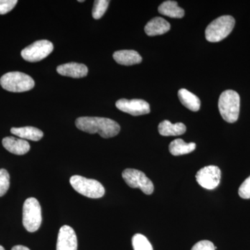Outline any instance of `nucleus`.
<instances>
[{"instance_id": "nucleus-1", "label": "nucleus", "mask_w": 250, "mask_h": 250, "mask_svg": "<svg viewBox=\"0 0 250 250\" xmlns=\"http://www.w3.org/2000/svg\"><path fill=\"white\" fill-rule=\"evenodd\" d=\"M79 129L88 134H98L104 139L114 137L119 134L121 126L116 121L100 117H81L75 122Z\"/></svg>"}, {"instance_id": "nucleus-17", "label": "nucleus", "mask_w": 250, "mask_h": 250, "mask_svg": "<svg viewBox=\"0 0 250 250\" xmlns=\"http://www.w3.org/2000/svg\"><path fill=\"white\" fill-rule=\"evenodd\" d=\"M187 131V126L182 123L172 124L170 121H164L159 125V132L161 136H175L184 134Z\"/></svg>"}, {"instance_id": "nucleus-13", "label": "nucleus", "mask_w": 250, "mask_h": 250, "mask_svg": "<svg viewBox=\"0 0 250 250\" xmlns=\"http://www.w3.org/2000/svg\"><path fill=\"white\" fill-rule=\"evenodd\" d=\"M2 145L6 150L16 155H24L30 149V145L26 140L13 136H8L3 139Z\"/></svg>"}, {"instance_id": "nucleus-19", "label": "nucleus", "mask_w": 250, "mask_h": 250, "mask_svg": "<svg viewBox=\"0 0 250 250\" xmlns=\"http://www.w3.org/2000/svg\"><path fill=\"white\" fill-rule=\"evenodd\" d=\"M159 12L164 16L172 18H182L184 16V10L179 7L175 1H166L159 6Z\"/></svg>"}, {"instance_id": "nucleus-10", "label": "nucleus", "mask_w": 250, "mask_h": 250, "mask_svg": "<svg viewBox=\"0 0 250 250\" xmlns=\"http://www.w3.org/2000/svg\"><path fill=\"white\" fill-rule=\"evenodd\" d=\"M116 107L131 116H139L148 114L150 112V106L147 102L140 99L126 100L121 99L116 103Z\"/></svg>"}, {"instance_id": "nucleus-3", "label": "nucleus", "mask_w": 250, "mask_h": 250, "mask_svg": "<svg viewBox=\"0 0 250 250\" xmlns=\"http://www.w3.org/2000/svg\"><path fill=\"white\" fill-rule=\"evenodd\" d=\"M234 26L235 19L232 16H220L210 23L206 29V39L208 42H220L231 34Z\"/></svg>"}, {"instance_id": "nucleus-26", "label": "nucleus", "mask_w": 250, "mask_h": 250, "mask_svg": "<svg viewBox=\"0 0 250 250\" xmlns=\"http://www.w3.org/2000/svg\"><path fill=\"white\" fill-rule=\"evenodd\" d=\"M191 250H215V247L210 241H202L192 247Z\"/></svg>"}, {"instance_id": "nucleus-16", "label": "nucleus", "mask_w": 250, "mask_h": 250, "mask_svg": "<svg viewBox=\"0 0 250 250\" xmlns=\"http://www.w3.org/2000/svg\"><path fill=\"white\" fill-rule=\"evenodd\" d=\"M11 134L17 136L20 139L30 140L33 141H40L43 137V132L34 126H24V127H13L11 129Z\"/></svg>"}, {"instance_id": "nucleus-9", "label": "nucleus", "mask_w": 250, "mask_h": 250, "mask_svg": "<svg viewBox=\"0 0 250 250\" xmlns=\"http://www.w3.org/2000/svg\"><path fill=\"white\" fill-rule=\"evenodd\" d=\"M196 180L204 188L213 190L218 187L221 179V171L218 166H206L197 172Z\"/></svg>"}, {"instance_id": "nucleus-25", "label": "nucleus", "mask_w": 250, "mask_h": 250, "mask_svg": "<svg viewBox=\"0 0 250 250\" xmlns=\"http://www.w3.org/2000/svg\"><path fill=\"white\" fill-rule=\"evenodd\" d=\"M238 195L243 199H250V176L243 182L239 189Z\"/></svg>"}, {"instance_id": "nucleus-29", "label": "nucleus", "mask_w": 250, "mask_h": 250, "mask_svg": "<svg viewBox=\"0 0 250 250\" xmlns=\"http://www.w3.org/2000/svg\"><path fill=\"white\" fill-rule=\"evenodd\" d=\"M79 1V2H83V1H82H82Z\"/></svg>"}, {"instance_id": "nucleus-8", "label": "nucleus", "mask_w": 250, "mask_h": 250, "mask_svg": "<svg viewBox=\"0 0 250 250\" xmlns=\"http://www.w3.org/2000/svg\"><path fill=\"white\" fill-rule=\"evenodd\" d=\"M53 49V44L50 41H38L23 49L21 56L27 62H38L48 57Z\"/></svg>"}, {"instance_id": "nucleus-5", "label": "nucleus", "mask_w": 250, "mask_h": 250, "mask_svg": "<svg viewBox=\"0 0 250 250\" xmlns=\"http://www.w3.org/2000/svg\"><path fill=\"white\" fill-rule=\"evenodd\" d=\"M23 226L29 232H35L42 223V213L39 202L34 197H29L24 202L22 210Z\"/></svg>"}, {"instance_id": "nucleus-6", "label": "nucleus", "mask_w": 250, "mask_h": 250, "mask_svg": "<svg viewBox=\"0 0 250 250\" xmlns=\"http://www.w3.org/2000/svg\"><path fill=\"white\" fill-rule=\"evenodd\" d=\"M72 187L81 195L92 199L103 197L105 189L103 184L95 179L85 178L80 175H74L70 179Z\"/></svg>"}, {"instance_id": "nucleus-22", "label": "nucleus", "mask_w": 250, "mask_h": 250, "mask_svg": "<svg viewBox=\"0 0 250 250\" xmlns=\"http://www.w3.org/2000/svg\"><path fill=\"white\" fill-rule=\"evenodd\" d=\"M109 1L108 0H96L94 3L93 9V17L94 19H100L108 9Z\"/></svg>"}, {"instance_id": "nucleus-27", "label": "nucleus", "mask_w": 250, "mask_h": 250, "mask_svg": "<svg viewBox=\"0 0 250 250\" xmlns=\"http://www.w3.org/2000/svg\"><path fill=\"white\" fill-rule=\"evenodd\" d=\"M11 250H30L27 247L23 246H16Z\"/></svg>"}, {"instance_id": "nucleus-23", "label": "nucleus", "mask_w": 250, "mask_h": 250, "mask_svg": "<svg viewBox=\"0 0 250 250\" xmlns=\"http://www.w3.org/2000/svg\"><path fill=\"white\" fill-rule=\"evenodd\" d=\"M10 187V175L7 170L0 169V197L4 196Z\"/></svg>"}, {"instance_id": "nucleus-20", "label": "nucleus", "mask_w": 250, "mask_h": 250, "mask_svg": "<svg viewBox=\"0 0 250 250\" xmlns=\"http://www.w3.org/2000/svg\"><path fill=\"white\" fill-rule=\"evenodd\" d=\"M196 148L194 143H187L183 140L175 139L169 146V151L174 156H181L193 152Z\"/></svg>"}, {"instance_id": "nucleus-11", "label": "nucleus", "mask_w": 250, "mask_h": 250, "mask_svg": "<svg viewBox=\"0 0 250 250\" xmlns=\"http://www.w3.org/2000/svg\"><path fill=\"white\" fill-rule=\"evenodd\" d=\"M77 247L78 243L75 230L68 225L61 228L57 238V250H77Z\"/></svg>"}, {"instance_id": "nucleus-4", "label": "nucleus", "mask_w": 250, "mask_h": 250, "mask_svg": "<svg viewBox=\"0 0 250 250\" xmlns=\"http://www.w3.org/2000/svg\"><path fill=\"white\" fill-rule=\"evenodd\" d=\"M0 84L8 91L22 93L32 89L35 83L30 76L23 72H11L1 77Z\"/></svg>"}, {"instance_id": "nucleus-12", "label": "nucleus", "mask_w": 250, "mask_h": 250, "mask_svg": "<svg viewBox=\"0 0 250 250\" xmlns=\"http://www.w3.org/2000/svg\"><path fill=\"white\" fill-rule=\"evenodd\" d=\"M57 72L62 76L82 78L88 75V69L84 64L68 62L57 67Z\"/></svg>"}, {"instance_id": "nucleus-28", "label": "nucleus", "mask_w": 250, "mask_h": 250, "mask_svg": "<svg viewBox=\"0 0 250 250\" xmlns=\"http://www.w3.org/2000/svg\"><path fill=\"white\" fill-rule=\"evenodd\" d=\"M0 250H5V249L2 246H0Z\"/></svg>"}, {"instance_id": "nucleus-14", "label": "nucleus", "mask_w": 250, "mask_h": 250, "mask_svg": "<svg viewBox=\"0 0 250 250\" xmlns=\"http://www.w3.org/2000/svg\"><path fill=\"white\" fill-rule=\"evenodd\" d=\"M170 23L164 18L156 17L147 22L145 27V31L149 36L162 35L170 30Z\"/></svg>"}, {"instance_id": "nucleus-15", "label": "nucleus", "mask_w": 250, "mask_h": 250, "mask_svg": "<svg viewBox=\"0 0 250 250\" xmlns=\"http://www.w3.org/2000/svg\"><path fill=\"white\" fill-rule=\"evenodd\" d=\"M113 57L118 63L127 66L142 62V57L135 50L117 51Z\"/></svg>"}, {"instance_id": "nucleus-18", "label": "nucleus", "mask_w": 250, "mask_h": 250, "mask_svg": "<svg viewBox=\"0 0 250 250\" xmlns=\"http://www.w3.org/2000/svg\"><path fill=\"white\" fill-rule=\"evenodd\" d=\"M178 97L182 104L190 111H198L200 110L201 102L195 94L185 88H182L178 91Z\"/></svg>"}, {"instance_id": "nucleus-21", "label": "nucleus", "mask_w": 250, "mask_h": 250, "mask_svg": "<svg viewBox=\"0 0 250 250\" xmlns=\"http://www.w3.org/2000/svg\"><path fill=\"white\" fill-rule=\"evenodd\" d=\"M132 246L134 250H153L147 238L141 233H136L133 236Z\"/></svg>"}, {"instance_id": "nucleus-7", "label": "nucleus", "mask_w": 250, "mask_h": 250, "mask_svg": "<svg viewBox=\"0 0 250 250\" xmlns=\"http://www.w3.org/2000/svg\"><path fill=\"white\" fill-rule=\"evenodd\" d=\"M123 178L132 188H140L146 195H151L154 192V184L141 171L136 169H126L123 171Z\"/></svg>"}, {"instance_id": "nucleus-24", "label": "nucleus", "mask_w": 250, "mask_h": 250, "mask_svg": "<svg viewBox=\"0 0 250 250\" xmlns=\"http://www.w3.org/2000/svg\"><path fill=\"white\" fill-rule=\"evenodd\" d=\"M17 3V0H0V15H4L10 12Z\"/></svg>"}, {"instance_id": "nucleus-2", "label": "nucleus", "mask_w": 250, "mask_h": 250, "mask_svg": "<svg viewBox=\"0 0 250 250\" xmlns=\"http://www.w3.org/2000/svg\"><path fill=\"white\" fill-rule=\"evenodd\" d=\"M241 99L237 92L225 90L220 95L218 101L219 111L222 118L229 123L237 121L240 113Z\"/></svg>"}]
</instances>
